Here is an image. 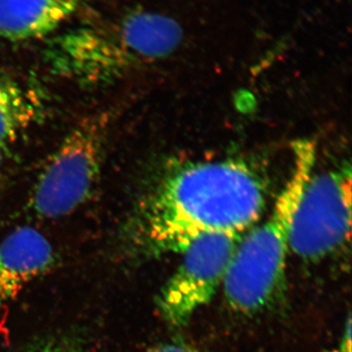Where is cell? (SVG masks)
<instances>
[{
  "mask_svg": "<svg viewBox=\"0 0 352 352\" xmlns=\"http://www.w3.org/2000/svg\"><path fill=\"white\" fill-rule=\"evenodd\" d=\"M265 192L237 161L200 162L170 171L142 197L124 230L138 256L183 252L217 233L241 234L261 217Z\"/></svg>",
  "mask_w": 352,
  "mask_h": 352,
  "instance_id": "obj_1",
  "label": "cell"
},
{
  "mask_svg": "<svg viewBox=\"0 0 352 352\" xmlns=\"http://www.w3.org/2000/svg\"><path fill=\"white\" fill-rule=\"evenodd\" d=\"M182 39V28L173 18L135 11L109 24L67 32L48 48L47 62L72 82L103 85L138 65L168 56Z\"/></svg>",
  "mask_w": 352,
  "mask_h": 352,
  "instance_id": "obj_2",
  "label": "cell"
},
{
  "mask_svg": "<svg viewBox=\"0 0 352 352\" xmlns=\"http://www.w3.org/2000/svg\"><path fill=\"white\" fill-rule=\"evenodd\" d=\"M293 168L274 208L263 224L241 239L227 268L222 288L229 307L251 315L274 300L284 282L294 215L314 175L316 148L312 141L293 144Z\"/></svg>",
  "mask_w": 352,
  "mask_h": 352,
  "instance_id": "obj_3",
  "label": "cell"
},
{
  "mask_svg": "<svg viewBox=\"0 0 352 352\" xmlns=\"http://www.w3.org/2000/svg\"><path fill=\"white\" fill-rule=\"evenodd\" d=\"M110 116L87 118L67 136L34 186L31 206L43 219L75 212L94 191L105 149Z\"/></svg>",
  "mask_w": 352,
  "mask_h": 352,
  "instance_id": "obj_4",
  "label": "cell"
},
{
  "mask_svg": "<svg viewBox=\"0 0 352 352\" xmlns=\"http://www.w3.org/2000/svg\"><path fill=\"white\" fill-rule=\"evenodd\" d=\"M351 168L312 175L294 215L289 249L305 261H320L349 242Z\"/></svg>",
  "mask_w": 352,
  "mask_h": 352,
  "instance_id": "obj_5",
  "label": "cell"
},
{
  "mask_svg": "<svg viewBox=\"0 0 352 352\" xmlns=\"http://www.w3.org/2000/svg\"><path fill=\"white\" fill-rule=\"evenodd\" d=\"M241 239V234H210L182 252V263L157 296V310L166 324L173 328L187 325L212 300Z\"/></svg>",
  "mask_w": 352,
  "mask_h": 352,
  "instance_id": "obj_6",
  "label": "cell"
},
{
  "mask_svg": "<svg viewBox=\"0 0 352 352\" xmlns=\"http://www.w3.org/2000/svg\"><path fill=\"white\" fill-rule=\"evenodd\" d=\"M56 263L54 249L36 228L15 229L0 243V308L12 302L20 292L50 272Z\"/></svg>",
  "mask_w": 352,
  "mask_h": 352,
  "instance_id": "obj_7",
  "label": "cell"
},
{
  "mask_svg": "<svg viewBox=\"0 0 352 352\" xmlns=\"http://www.w3.org/2000/svg\"><path fill=\"white\" fill-rule=\"evenodd\" d=\"M80 0H0V38H41L68 19Z\"/></svg>",
  "mask_w": 352,
  "mask_h": 352,
  "instance_id": "obj_8",
  "label": "cell"
},
{
  "mask_svg": "<svg viewBox=\"0 0 352 352\" xmlns=\"http://www.w3.org/2000/svg\"><path fill=\"white\" fill-rule=\"evenodd\" d=\"M36 95L12 78L0 76V147L13 142L39 118Z\"/></svg>",
  "mask_w": 352,
  "mask_h": 352,
  "instance_id": "obj_9",
  "label": "cell"
},
{
  "mask_svg": "<svg viewBox=\"0 0 352 352\" xmlns=\"http://www.w3.org/2000/svg\"><path fill=\"white\" fill-rule=\"evenodd\" d=\"M24 352H83L74 340L64 337L44 338L32 342Z\"/></svg>",
  "mask_w": 352,
  "mask_h": 352,
  "instance_id": "obj_10",
  "label": "cell"
},
{
  "mask_svg": "<svg viewBox=\"0 0 352 352\" xmlns=\"http://www.w3.org/2000/svg\"><path fill=\"white\" fill-rule=\"evenodd\" d=\"M327 352H351V319L349 316L344 325V330L342 337L338 342L337 346L329 349Z\"/></svg>",
  "mask_w": 352,
  "mask_h": 352,
  "instance_id": "obj_11",
  "label": "cell"
},
{
  "mask_svg": "<svg viewBox=\"0 0 352 352\" xmlns=\"http://www.w3.org/2000/svg\"><path fill=\"white\" fill-rule=\"evenodd\" d=\"M146 352H200L193 347L183 344H163L150 349Z\"/></svg>",
  "mask_w": 352,
  "mask_h": 352,
  "instance_id": "obj_12",
  "label": "cell"
},
{
  "mask_svg": "<svg viewBox=\"0 0 352 352\" xmlns=\"http://www.w3.org/2000/svg\"><path fill=\"white\" fill-rule=\"evenodd\" d=\"M2 164H3V154H2V148L0 147V175H1Z\"/></svg>",
  "mask_w": 352,
  "mask_h": 352,
  "instance_id": "obj_13",
  "label": "cell"
}]
</instances>
